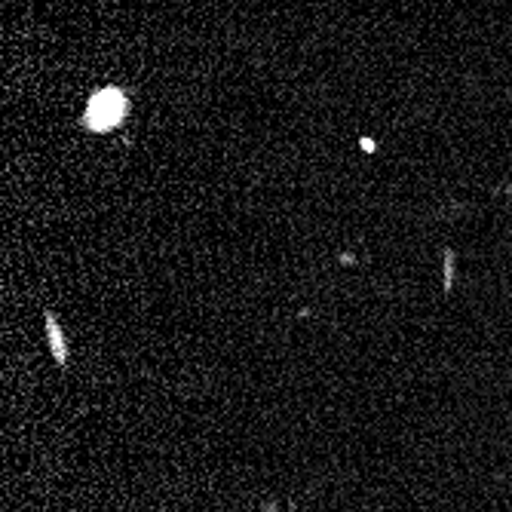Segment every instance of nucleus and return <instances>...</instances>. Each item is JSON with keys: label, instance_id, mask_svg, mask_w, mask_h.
<instances>
[{"label": "nucleus", "instance_id": "nucleus-1", "mask_svg": "<svg viewBox=\"0 0 512 512\" xmlns=\"http://www.w3.org/2000/svg\"><path fill=\"white\" fill-rule=\"evenodd\" d=\"M129 117V99L126 92L117 86H108L102 92L89 99L86 111H83V126L89 132H114L117 126H123V120Z\"/></svg>", "mask_w": 512, "mask_h": 512}, {"label": "nucleus", "instance_id": "nucleus-2", "mask_svg": "<svg viewBox=\"0 0 512 512\" xmlns=\"http://www.w3.org/2000/svg\"><path fill=\"white\" fill-rule=\"evenodd\" d=\"M43 329H46V347H50L56 365L65 371L68 368V338L62 332V325H59V316L53 310H46L43 313Z\"/></svg>", "mask_w": 512, "mask_h": 512}, {"label": "nucleus", "instance_id": "nucleus-3", "mask_svg": "<svg viewBox=\"0 0 512 512\" xmlns=\"http://www.w3.org/2000/svg\"><path fill=\"white\" fill-rule=\"evenodd\" d=\"M454 264H457L454 252H451V249H445V276H442L445 292H451V289H454Z\"/></svg>", "mask_w": 512, "mask_h": 512}]
</instances>
